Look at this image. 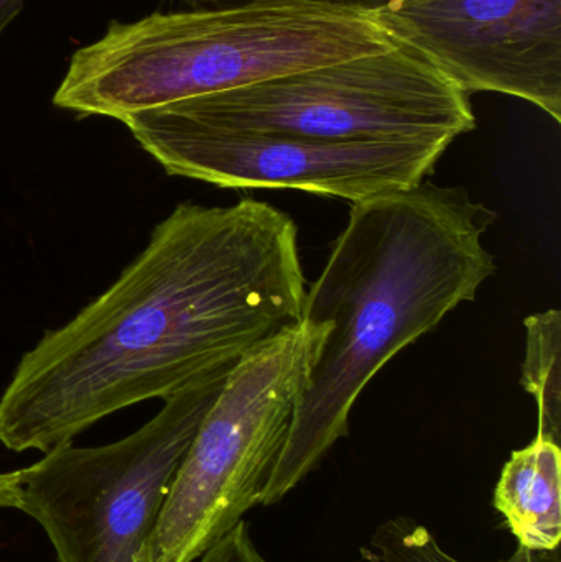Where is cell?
Returning <instances> with one entry per match:
<instances>
[{"mask_svg": "<svg viewBox=\"0 0 561 562\" xmlns=\"http://www.w3.org/2000/svg\"><path fill=\"white\" fill-rule=\"evenodd\" d=\"M305 281L289 214L253 198L178 204L101 296L23 353L0 396V445L46 454L233 369L302 321Z\"/></svg>", "mask_w": 561, "mask_h": 562, "instance_id": "cell-1", "label": "cell"}, {"mask_svg": "<svg viewBox=\"0 0 561 562\" xmlns=\"http://www.w3.org/2000/svg\"><path fill=\"white\" fill-rule=\"evenodd\" d=\"M497 214L463 187L420 183L352 204L303 321L328 324L263 492L279 504L349 435L368 383L402 349L473 301L496 273L483 237Z\"/></svg>", "mask_w": 561, "mask_h": 562, "instance_id": "cell-2", "label": "cell"}, {"mask_svg": "<svg viewBox=\"0 0 561 562\" xmlns=\"http://www.w3.org/2000/svg\"><path fill=\"white\" fill-rule=\"evenodd\" d=\"M397 45L374 12L300 0H247L114 22L79 48L53 102L122 121Z\"/></svg>", "mask_w": 561, "mask_h": 562, "instance_id": "cell-3", "label": "cell"}, {"mask_svg": "<svg viewBox=\"0 0 561 562\" xmlns=\"http://www.w3.org/2000/svg\"><path fill=\"white\" fill-rule=\"evenodd\" d=\"M191 127L322 142H422L450 147L476 127L470 95L414 49L290 72L155 108Z\"/></svg>", "mask_w": 561, "mask_h": 562, "instance_id": "cell-4", "label": "cell"}, {"mask_svg": "<svg viewBox=\"0 0 561 562\" xmlns=\"http://www.w3.org/2000/svg\"><path fill=\"white\" fill-rule=\"evenodd\" d=\"M300 321L231 369L171 482L148 562H194L262 505L328 333Z\"/></svg>", "mask_w": 561, "mask_h": 562, "instance_id": "cell-5", "label": "cell"}, {"mask_svg": "<svg viewBox=\"0 0 561 562\" xmlns=\"http://www.w3.org/2000/svg\"><path fill=\"white\" fill-rule=\"evenodd\" d=\"M229 372L164 400L150 422L121 441L69 442L19 471L16 510L43 528L58 562H148L171 482Z\"/></svg>", "mask_w": 561, "mask_h": 562, "instance_id": "cell-6", "label": "cell"}, {"mask_svg": "<svg viewBox=\"0 0 561 562\" xmlns=\"http://www.w3.org/2000/svg\"><path fill=\"white\" fill-rule=\"evenodd\" d=\"M171 177L224 190H292L361 203L424 183L447 145L322 142L191 127L155 109L122 119Z\"/></svg>", "mask_w": 561, "mask_h": 562, "instance_id": "cell-7", "label": "cell"}, {"mask_svg": "<svg viewBox=\"0 0 561 562\" xmlns=\"http://www.w3.org/2000/svg\"><path fill=\"white\" fill-rule=\"evenodd\" d=\"M375 19L467 92H496L561 122V0H391Z\"/></svg>", "mask_w": 561, "mask_h": 562, "instance_id": "cell-8", "label": "cell"}, {"mask_svg": "<svg viewBox=\"0 0 561 562\" xmlns=\"http://www.w3.org/2000/svg\"><path fill=\"white\" fill-rule=\"evenodd\" d=\"M494 508L503 515L519 547L559 550L561 541L560 446L536 438L514 451L494 491Z\"/></svg>", "mask_w": 561, "mask_h": 562, "instance_id": "cell-9", "label": "cell"}, {"mask_svg": "<svg viewBox=\"0 0 561 562\" xmlns=\"http://www.w3.org/2000/svg\"><path fill=\"white\" fill-rule=\"evenodd\" d=\"M526 357L520 385L539 408L537 438L561 445V313L532 314L526 319Z\"/></svg>", "mask_w": 561, "mask_h": 562, "instance_id": "cell-10", "label": "cell"}, {"mask_svg": "<svg viewBox=\"0 0 561 562\" xmlns=\"http://www.w3.org/2000/svg\"><path fill=\"white\" fill-rule=\"evenodd\" d=\"M359 562H463L451 557L424 525L411 518L385 521L371 538V548L361 550ZM500 562H561L560 550L532 551L519 547Z\"/></svg>", "mask_w": 561, "mask_h": 562, "instance_id": "cell-11", "label": "cell"}, {"mask_svg": "<svg viewBox=\"0 0 561 562\" xmlns=\"http://www.w3.org/2000/svg\"><path fill=\"white\" fill-rule=\"evenodd\" d=\"M200 562H269L257 550L250 538L249 527L240 521L226 537L211 547Z\"/></svg>", "mask_w": 561, "mask_h": 562, "instance_id": "cell-12", "label": "cell"}, {"mask_svg": "<svg viewBox=\"0 0 561 562\" xmlns=\"http://www.w3.org/2000/svg\"><path fill=\"white\" fill-rule=\"evenodd\" d=\"M234 2H247V0H234ZM300 2L322 3V5L338 7V9L362 10V12H375L391 0H300Z\"/></svg>", "mask_w": 561, "mask_h": 562, "instance_id": "cell-13", "label": "cell"}, {"mask_svg": "<svg viewBox=\"0 0 561 562\" xmlns=\"http://www.w3.org/2000/svg\"><path fill=\"white\" fill-rule=\"evenodd\" d=\"M20 472H0V507L16 508Z\"/></svg>", "mask_w": 561, "mask_h": 562, "instance_id": "cell-14", "label": "cell"}, {"mask_svg": "<svg viewBox=\"0 0 561 562\" xmlns=\"http://www.w3.org/2000/svg\"><path fill=\"white\" fill-rule=\"evenodd\" d=\"M23 0H0V33L19 15Z\"/></svg>", "mask_w": 561, "mask_h": 562, "instance_id": "cell-15", "label": "cell"}]
</instances>
